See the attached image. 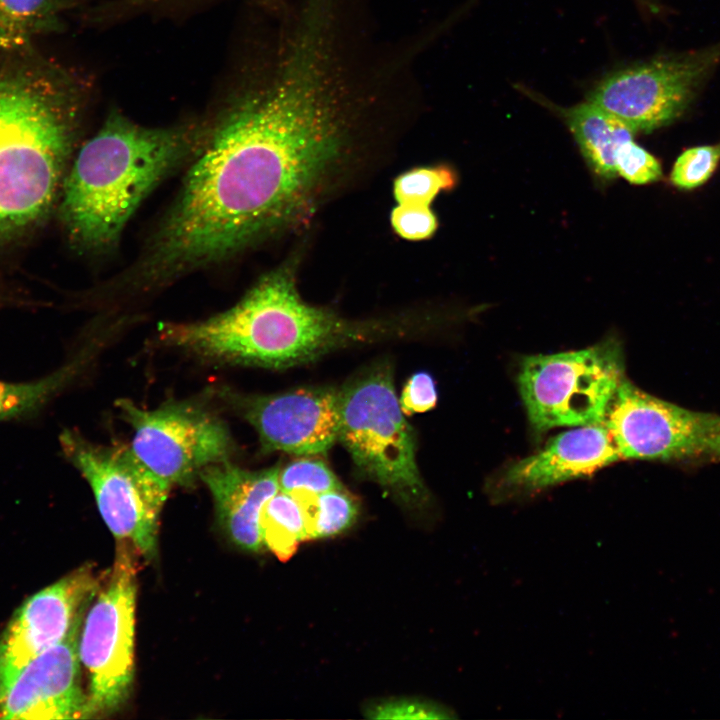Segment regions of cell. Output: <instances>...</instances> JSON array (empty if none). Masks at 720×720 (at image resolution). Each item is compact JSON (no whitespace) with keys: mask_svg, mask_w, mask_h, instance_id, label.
I'll list each match as a JSON object with an SVG mask.
<instances>
[{"mask_svg":"<svg viewBox=\"0 0 720 720\" xmlns=\"http://www.w3.org/2000/svg\"><path fill=\"white\" fill-rule=\"evenodd\" d=\"M437 402V390L433 377L427 372H417L406 382L399 404L405 415L422 413L432 409Z\"/></svg>","mask_w":720,"mask_h":720,"instance_id":"cell-27","label":"cell"},{"mask_svg":"<svg viewBox=\"0 0 720 720\" xmlns=\"http://www.w3.org/2000/svg\"><path fill=\"white\" fill-rule=\"evenodd\" d=\"M202 136V121L146 127L113 109L63 181L60 215L72 240L94 251L112 247L140 202L196 153Z\"/></svg>","mask_w":720,"mask_h":720,"instance_id":"cell-3","label":"cell"},{"mask_svg":"<svg viewBox=\"0 0 720 720\" xmlns=\"http://www.w3.org/2000/svg\"><path fill=\"white\" fill-rule=\"evenodd\" d=\"M59 443L63 456L89 484L113 536L152 560L157 554L161 512L171 488L141 463L130 446L94 443L67 428L60 433Z\"/></svg>","mask_w":720,"mask_h":720,"instance_id":"cell-7","label":"cell"},{"mask_svg":"<svg viewBox=\"0 0 720 720\" xmlns=\"http://www.w3.org/2000/svg\"><path fill=\"white\" fill-rule=\"evenodd\" d=\"M616 172L628 182L643 185L662 177L659 161L633 139L623 143L616 153Z\"/></svg>","mask_w":720,"mask_h":720,"instance_id":"cell-25","label":"cell"},{"mask_svg":"<svg viewBox=\"0 0 720 720\" xmlns=\"http://www.w3.org/2000/svg\"><path fill=\"white\" fill-rule=\"evenodd\" d=\"M624 371L616 338L580 350L525 357L518 385L530 424L543 432L603 423Z\"/></svg>","mask_w":720,"mask_h":720,"instance_id":"cell-5","label":"cell"},{"mask_svg":"<svg viewBox=\"0 0 720 720\" xmlns=\"http://www.w3.org/2000/svg\"><path fill=\"white\" fill-rule=\"evenodd\" d=\"M82 0H0V53L24 48L56 29L61 13Z\"/></svg>","mask_w":720,"mask_h":720,"instance_id":"cell-18","label":"cell"},{"mask_svg":"<svg viewBox=\"0 0 720 720\" xmlns=\"http://www.w3.org/2000/svg\"><path fill=\"white\" fill-rule=\"evenodd\" d=\"M90 356V346L83 347L47 375L23 382L0 380V423L39 418L82 374Z\"/></svg>","mask_w":720,"mask_h":720,"instance_id":"cell-17","label":"cell"},{"mask_svg":"<svg viewBox=\"0 0 720 720\" xmlns=\"http://www.w3.org/2000/svg\"><path fill=\"white\" fill-rule=\"evenodd\" d=\"M278 466L250 471L229 459L206 466L199 473L212 496L219 525L240 549L260 552L264 546L260 516L279 490Z\"/></svg>","mask_w":720,"mask_h":720,"instance_id":"cell-15","label":"cell"},{"mask_svg":"<svg viewBox=\"0 0 720 720\" xmlns=\"http://www.w3.org/2000/svg\"><path fill=\"white\" fill-rule=\"evenodd\" d=\"M260 531L266 546L280 561L289 560L301 542L307 541L302 510L289 493L279 490L265 504Z\"/></svg>","mask_w":720,"mask_h":720,"instance_id":"cell-20","label":"cell"},{"mask_svg":"<svg viewBox=\"0 0 720 720\" xmlns=\"http://www.w3.org/2000/svg\"><path fill=\"white\" fill-rule=\"evenodd\" d=\"M558 110L592 170L605 179L615 177L616 153L635 132L590 102Z\"/></svg>","mask_w":720,"mask_h":720,"instance_id":"cell-16","label":"cell"},{"mask_svg":"<svg viewBox=\"0 0 720 720\" xmlns=\"http://www.w3.org/2000/svg\"><path fill=\"white\" fill-rule=\"evenodd\" d=\"M719 162L720 143L686 149L676 159L670 180L679 189H695L707 182Z\"/></svg>","mask_w":720,"mask_h":720,"instance_id":"cell-23","label":"cell"},{"mask_svg":"<svg viewBox=\"0 0 720 720\" xmlns=\"http://www.w3.org/2000/svg\"><path fill=\"white\" fill-rule=\"evenodd\" d=\"M720 63V42L633 65L603 79L588 102L629 126L651 132L679 118Z\"/></svg>","mask_w":720,"mask_h":720,"instance_id":"cell-10","label":"cell"},{"mask_svg":"<svg viewBox=\"0 0 720 720\" xmlns=\"http://www.w3.org/2000/svg\"><path fill=\"white\" fill-rule=\"evenodd\" d=\"M394 231L406 240L430 238L438 227V220L429 206L397 204L391 212Z\"/></svg>","mask_w":720,"mask_h":720,"instance_id":"cell-26","label":"cell"},{"mask_svg":"<svg viewBox=\"0 0 720 720\" xmlns=\"http://www.w3.org/2000/svg\"><path fill=\"white\" fill-rule=\"evenodd\" d=\"M139 553L117 541L112 568L82 621L78 653L88 676V718L117 711L134 680L135 609Z\"/></svg>","mask_w":720,"mask_h":720,"instance_id":"cell-6","label":"cell"},{"mask_svg":"<svg viewBox=\"0 0 720 720\" xmlns=\"http://www.w3.org/2000/svg\"><path fill=\"white\" fill-rule=\"evenodd\" d=\"M265 451L301 456L326 453L338 440L339 389L309 386L234 399Z\"/></svg>","mask_w":720,"mask_h":720,"instance_id":"cell-12","label":"cell"},{"mask_svg":"<svg viewBox=\"0 0 720 720\" xmlns=\"http://www.w3.org/2000/svg\"><path fill=\"white\" fill-rule=\"evenodd\" d=\"M289 494L302 510L307 541L339 535L349 529L359 515V502L343 487L323 493L299 490Z\"/></svg>","mask_w":720,"mask_h":720,"instance_id":"cell-19","label":"cell"},{"mask_svg":"<svg viewBox=\"0 0 720 720\" xmlns=\"http://www.w3.org/2000/svg\"><path fill=\"white\" fill-rule=\"evenodd\" d=\"M84 104L80 81L62 69L0 72V239L31 228L54 205Z\"/></svg>","mask_w":720,"mask_h":720,"instance_id":"cell-2","label":"cell"},{"mask_svg":"<svg viewBox=\"0 0 720 720\" xmlns=\"http://www.w3.org/2000/svg\"><path fill=\"white\" fill-rule=\"evenodd\" d=\"M620 460L604 422L578 426L557 434L538 452L508 465L489 490L498 501L525 496L590 476Z\"/></svg>","mask_w":720,"mask_h":720,"instance_id":"cell-14","label":"cell"},{"mask_svg":"<svg viewBox=\"0 0 720 720\" xmlns=\"http://www.w3.org/2000/svg\"><path fill=\"white\" fill-rule=\"evenodd\" d=\"M101 581L87 563L18 608L0 636V697L29 662L62 642L83 619Z\"/></svg>","mask_w":720,"mask_h":720,"instance_id":"cell-11","label":"cell"},{"mask_svg":"<svg viewBox=\"0 0 720 720\" xmlns=\"http://www.w3.org/2000/svg\"><path fill=\"white\" fill-rule=\"evenodd\" d=\"M82 620L62 642L22 669L0 697V719L88 718L87 693L80 685L78 653Z\"/></svg>","mask_w":720,"mask_h":720,"instance_id":"cell-13","label":"cell"},{"mask_svg":"<svg viewBox=\"0 0 720 720\" xmlns=\"http://www.w3.org/2000/svg\"><path fill=\"white\" fill-rule=\"evenodd\" d=\"M456 184L455 172L447 166L417 167L399 175L393 184L397 204L429 206L441 191Z\"/></svg>","mask_w":720,"mask_h":720,"instance_id":"cell-21","label":"cell"},{"mask_svg":"<svg viewBox=\"0 0 720 720\" xmlns=\"http://www.w3.org/2000/svg\"><path fill=\"white\" fill-rule=\"evenodd\" d=\"M279 488L285 493L305 490L313 493L342 488L332 470L316 458H299L279 470Z\"/></svg>","mask_w":720,"mask_h":720,"instance_id":"cell-22","label":"cell"},{"mask_svg":"<svg viewBox=\"0 0 720 720\" xmlns=\"http://www.w3.org/2000/svg\"><path fill=\"white\" fill-rule=\"evenodd\" d=\"M116 404L133 430V453L171 489L190 483L206 466L229 459L233 451L227 425L198 403L172 401L152 410L129 399Z\"/></svg>","mask_w":720,"mask_h":720,"instance_id":"cell-9","label":"cell"},{"mask_svg":"<svg viewBox=\"0 0 720 720\" xmlns=\"http://www.w3.org/2000/svg\"><path fill=\"white\" fill-rule=\"evenodd\" d=\"M338 440L358 471L407 507L429 499L416 460L415 432L396 395L392 368L379 362L339 389Z\"/></svg>","mask_w":720,"mask_h":720,"instance_id":"cell-4","label":"cell"},{"mask_svg":"<svg viewBox=\"0 0 720 720\" xmlns=\"http://www.w3.org/2000/svg\"><path fill=\"white\" fill-rule=\"evenodd\" d=\"M333 23L300 14L274 65L210 120L138 274L160 283L303 221L349 137Z\"/></svg>","mask_w":720,"mask_h":720,"instance_id":"cell-1","label":"cell"},{"mask_svg":"<svg viewBox=\"0 0 720 720\" xmlns=\"http://www.w3.org/2000/svg\"><path fill=\"white\" fill-rule=\"evenodd\" d=\"M621 459L685 466L720 463V414L690 410L624 378L606 413Z\"/></svg>","mask_w":720,"mask_h":720,"instance_id":"cell-8","label":"cell"},{"mask_svg":"<svg viewBox=\"0 0 720 720\" xmlns=\"http://www.w3.org/2000/svg\"><path fill=\"white\" fill-rule=\"evenodd\" d=\"M2 304H4V301H3V299L0 297V307L2 306Z\"/></svg>","mask_w":720,"mask_h":720,"instance_id":"cell-28","label":"cell"},{"mask_svg":"<svg viewBox=\"0 0 720 720\" xmlns=\"http://www.w3.org/2000/svg\"><path fill=\"white\" fill-rule=\"evenodd\" d=\"M366 717L377 720L398 719H450L452 711L431 701L416 698H391L370 704L365 710Z\"/></svg>","mask_w":720,"mask_h":720,"instance_id":"cell-24","label":"cell"}]
</instances>
